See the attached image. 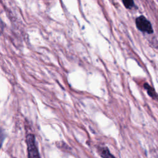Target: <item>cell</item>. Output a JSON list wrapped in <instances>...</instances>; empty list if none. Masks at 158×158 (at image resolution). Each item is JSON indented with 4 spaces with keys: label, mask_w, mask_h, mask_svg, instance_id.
Instances as JSON below:
<instances>
[{
    "label": "cell",
    "mask_w": 158,
    "mask_h": 158,
    "mask_svg": "<svg viewBox=\"0 0 158 158\" xmlns=\"http://www.w3.org/2000/svg\"><path fill=\"white\" fill-rule=\"evenodd\" d=\"M28 158H40L39 152L36 146L34 135L28 134L26 137Z\"/></svg>",
    "instance_id": "obj_1"
},
{
    "label": "cell",
    "mask_w": 158,
    "mask_h": 158,
    "mask_svg": "<svg viewBox=\"0 0 158 158\" xmlns=\"http://www.w3.org/2000/svg\"><path fill=\"white\" fill-rule=\"evenodd\" d=\"M137 28L142 32L151 34L153 33V28L151 22L143 15L138 17L135 20Z\"/></svg>",
    "instance_id": "obj_2"
},
{
    "label": "cell",
    "mask_w": 158,
    "mask_h": 158,
    "mask_svg": "<svg viewBox=\"0 0 158 158\" xmlns=\"http://www.w3.org/2000/svg\"><path fill=\"white\" fill-rule=\"evenodd\" d=\"M144 88L147 91V93L149 95V96H151L153 99L158 100V95L152 87H151L149 85L146 83L144 84Z\"/></svg>",
    "instance_id": "obj_3"
},
{
    "label": "cell",
    "mask_w": 158,
    "mask_h": 158,
    "mask_svg": "<svg viewBox=\"0 0 158 158\" xmlns=\"http://www.w3.org/2000/svg\"><path fill=\"white\" fill-rule=\"evenodd\" d=\"M99 151V154L102 158H115L114 156L111 154L109 150L106 147L100 148Z\"/></svg>",
    "instance_id": "obj_4"
},
{
    "label": "cell",
    "mask_w": 158,
    "mask_h": 158,
    "mask_svg": "<svg viewBox=\"0 0 158 158\" xmlns=\"http://www.w3.org/2000/svg\"><path fill=\"white\" fill-rule=\"evenodd\" d=\"M123 5L127 9H131L134 6L133 0H122Z\"/></svg>",
    "instance_id": "obj_5"
}]
</instances>
